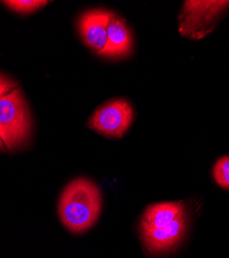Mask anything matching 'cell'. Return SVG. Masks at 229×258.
Returning a JSON list of instances; mask_svg holds the SVG:
<instances>
[{"instance_id":"obj_1","label":"cell","mask_w":229,"mask_h":258,"mask_svg":"<svg viewBox=\"0 0 229 258\" xmlns=\"http://www.w3.org/2000/svg\"><path fill=\"white\" fill-rule=\"evenodd\" d=\"M101 193L89 179L71 181L62 191L58 205L60 220L70 232L83 233L98 220L101 212Z\"/></svg>"},{"instance_id":"obj_2","label":"cell","mask_w":229,"mask_h":258,"mask_svg":"<svg viewBox=\"0 0 229 258\" xmlns=\"http://www.w3.org/2000/svg\"><path fill=\"white\" fill-rule=\"evenodd\" d=\"M30 133L28 105L17 87L0 98V139L6 149L12 150L25 144Z\"/></svg>"},{"instance_id":"obj_3","label":"cell","mask_w":229,"mask_h":258,"mask_svg":"<svg viewBox=\"0 0 229 258\" xmlns=\"http://www.w3.org/2000/svg\"><path fill=\"white\" fill-rule=\"evenodd\" d=\"M228 7L229 2H186L180 17V32L191 38L204 36Z\"/></svg>"},{"instance_id":"obj_4","label":"cell","mask_w":229,"mask_h":258,"mask_svg":"<svg viewBox=\"0 0 229 258\" xmlns=\"http://www.w3.org/2000/svg\"><path fill=\"white\" fill-rule=\"evenodd\" d=\"M133 119L130 103L116 99L101 105L89 121V126L100 135L110 138H121L129 128Z\"/></svg>"},{"instance_id":"obj_5","label":"cell","mask_w":229,"mask_h":258,"mask_svg":"<svg viewBox=\"0 0 229 258\" xmlns=\"http://www.w3.org/2000/svg\"><path fill=\"white\" fill-rule=\"evenodd\" d=\"M188 226L186 210L171 224L162 228H140V239L150 254L158 255L174 250L184 239Z\"/></svg>"},{"instance_id":"obj_6","label":"cell","mask_w":229,"mask_h":258,"mask_svg":"<svg viewBox=\"0 0 229 258\" xmlns=\"http://www.w3.org/2000/svg\"><path fill=\"white\" fill-rule=\"evenodd\" d=\"M112 13L108 11H89L79 21V29L85 44L96 54L110 57L108 24Z\"/></svg>"},{"instance_id":"obj_7","label":"cell","mask_w":229,"mask_h":258,"mask_svg":"<svg viewBox=\"0 0 229 258\" xmlns=\"http://www.w3.org/2000/svg\"><path fill=\"white\" fill-rule=\"evenodd\" d=\"M186 210L182 202H166L149 206L145 209L140 228H162L176 220Z\"/></svg>"},{"instance_id":"obj_8","label":"cell","mask_w":229,"mask_h":258,"mask_svg":"<svg viewBox=\"0 0 229 258\" xmlns=\"http://www.w3.org/2000/svg\"><path fill=\"white\" fill-rule=\"evenodd\" d=\"M108 41L110 57H124L130 53L132 40L128 27L112 13L108 24Z\"/></svg>"},{"instance_id":"obj_9","label":"cell","mask_w":229,"mask_h":258,"mask_svg":"<svg viewBox=\"0 0 229 258\" xmlns=\"http://www.w3.org/2000/svg\"><path fill=\"white\" fill-rule=\"evenodd\" d=\"M213 176L221 188L229 190V155L222 156L217 160L213 168Z\"/></svg>"},{"instance_id":"obj_10","label":"cell","mask_w":229,"mask_h":258,"mask_svg":"<svg viewBox=\"0 0 229 258\" xmlns=\"http://www.w3.org/2000/svg\"><path fill=\"white\" fill-rule=\"evenodd\" d=\"M3 3L13 11L21 14L31 13L48 4V2H40V0H9Z\"/></svg>"},{"instance_id":"obj_11","label":"cell","mask_w":229,"mask_h":258,"mask_svg":"<svg viewBox=\"0 0 229 258\" xmlns=\"http://www.w3.org/2000/svg\"><path fill=\"white\" fill-rule=\"evenodd\" d=\"M17 88V84L7 76L0 74V98Z\"/></svg>"},{"instance_id":"obj_12","label":"cell","mask_w":229,"mask_h":258,"mask_svg":"<svg viewBox=\"0 0 229 258\" xmlns=\"http://www.w3.org/2000/svg\"><path fill=\"white\" fill-rule=\"evenodd\" d=\"M2 149H5V145H4L3 141H2V139H0V150H2Z\"/></svg>"}]
</instances>
